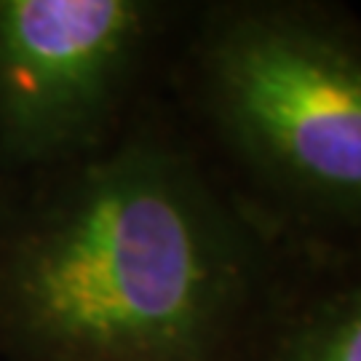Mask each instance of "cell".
<instances>
[{
    "label": "cell",
    "instance_id": "obj_4",
    "mask_svg": "<svg viewBox=\"0 0 361 361\" xmlns=\"http://www.w3.org/2000/svg\"><path fill=\"white\" fill-rule=\"evenodd\" d=\"M238 361H361V246H284Z\"/></svg>",
    "mask_w": 361,
    "mask_h": 361
},
{
    "label": "cell",
    "instance_id": "obj_1",
    "mask_svg": "<svg viewBox=\"0 0 361 361\" xmlns=\"http://www.w3.org/2000/svg\"><path fill=\"white\" fill-rule=\"evenodd\" d=\"M281 255L158 91L102 150L0 185V361H238Z\"/></svg>",
    "mask_w": 361,
    "mask_h": 361
},
{
    "label": "cell",
    "instance_id": "obj_3",
    "mask_svg": "<svg viewBox=\"0 0 361 361\" xmlns=\"http://www.w3.org/2000/svg\"><path fill=\"white\" fill-rule=\"evenodd\" d=\"M185 0H0V185L102 150L161 91Z\"/></svg>",
    "mask_w": 361,
    "mask_h": 361
},
{
    "label": "cell",
    "instance_id": "obj_2",
    "mask_svg": "<svg viewBox=\"0 0 361 361\" xmlns=\"http://www.w3.org/2000/svg\"><path fill=\"white\" fill-rule=\"evenodd\" d=\"M164 99L286 249L361 246V16L335 0L188 3Z\"/></svg>",
    "mask_w": 361,
    "mask_h": 361
}]
</instances>
